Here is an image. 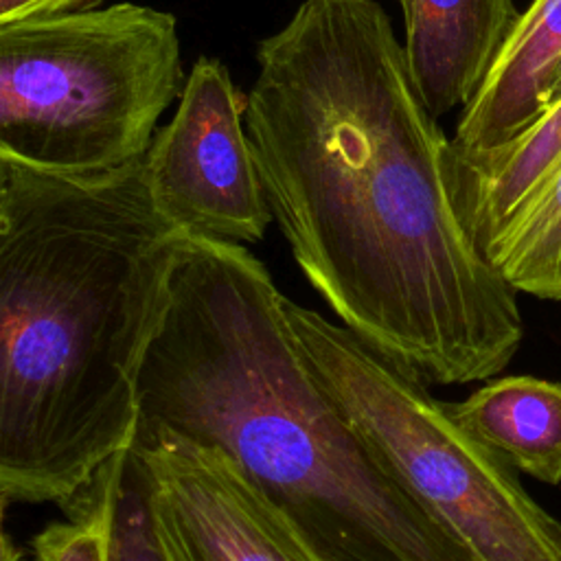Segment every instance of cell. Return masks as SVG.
I'll list each match as a JSON object with an SVG mask.
<instances>
[{
  "label": "cell",
  "instance_id": "cell-1",
  "mask_svg": "<svg viewBox=\"0 0 561 561\" xmlns=\"http://www.w3.org/2000/svg\"><path fill=\"white\" fill-rule=\"evenodd\" d=\"M245 127L274 221L342 324L427 383L500 375L517 289L478 252L451 140L377 0H302L256 46Z\"/></svg>",
  "mask_w": 561,
  "mask_h": 561
},
{
  "label": "cell",
  "instance_id": "cell-2",
  "mask_svg": "<svg viewBox=\"0 0 561 561\" xmlns=\"http://www.w3.org/2000/svg\"><path fill=\"white\" fill-rule=\"evenodd\" d=\"M142 158L66 173L0 156L4 508H66L136 436L138 375L182 237Z\"/></svg>",
  "mask_w": 561,
  "mask_h": 561
},
{
  "label": "cell",
  "instance_id": "cell-3",
  "mask_svg": "<svg viewBox=\"0 0 561 561\" xmlns=\"http://www.w3.org/2000/svg\"><path fill=\"white\" fill-rule=\"evenodd\" d=\"M136 432L224 451L322 561H480L316 375L285 296L243 243L182 232Z\"/></svg>",
  "mask_w": 561,
  "mask_h": 561
},
{
  "label": "cell",
  "instance_id": "cell-4",
  "mask_svg": "<svg viewBox=\"0 0 561 561\" xmlns=\"http://www.w3.org/2000/svg\"><path fill=\"white\" fill-rule=\"evenodd\" d=\"M178 20L136 2L0 24V156L66 173L142 158L184 88Z\"/></svg>",
  "mask_w": 561,
  "mask_h": 561
},
{
  "label": "cell",
  "instance_id": "cell-5",
  "mask_svg": "<svg viewBox=\"0 0 561 561\" xmlns=\"http://www.w3.org/2000/svg\"><path fill=\"white\" fill-rule=\"evenodd\" d=\"M298 342L408 491L480 561H561V522L412 368L285 298Z\"/></svg>",
  "mask_w": 561,
  "mask_h": 561
},
{
  "label": "cell",
  "instance_id": "cell-6",
  "mask_svg": "<svg viewBox=\"0 0 561 561\" xmlns=\"http://www.w3.org/2000/svg\"><path fill=\"white\" fill-rule=\"evenodd\" d=\"M248 94L228 68L202 55L184 81L175 114L145 153L156 208L182 232L256 243L274 221L243 127Z\"/></svg>",
  "mask_w": 561,
  "mask_h": 561
},
{
  "label": "cell",
  "instance_id": "cell-7",
  "mask_svg": "<svg viewBox=\"0 0 561 561\" xmlns=\"http://www.w3.org/2000/svg\"><path fill=\"white\" fill-rule=\"evenodd\" d=\"M449 184L478 252L517 291L561 300V99L495 149L451 147Z\"/></svg>",
  "mask_w": 561,
  "mask_h": 561
},
{
  "label": "cell",
  "instance_id": "cell-8",
  "mask_svg": "<svg viewBox=\"0 0 561 561\" xmlns=\"http://www.w3.org/2000/svg\"><path fill=\"white\" fill-rule=\"evenodd\" d=\"M173 561H322L289 517L219 449L136 432Z\"/></svg>",
  "mask_w": 561,
  "mask_h": 561
},
{
  "label": "cell",
  "instance_id": "cell-9",
  "mask_svg": "<svg viewBox=\"0 0 561 561\" xmlns=\"http://www.w3.org/2000/svg\"><path fill=\"white\" fill-rule=\"evenodd\" d=\"M515 0H412L403 15L410 77L438 118L480 90L519 20Z\"/></svg>",
  "mask_w": 561,
  "mask_h": 561
},
{
  "label": "cell",
  "instance_id": "cell-10",
  "mask_svg": "<svg viewBox=\"0 0 561 561\" xmlns=\"http://www.w3.org/2000/svg\"><path fill=\"white\" fill-rule=\"evenodd\" d=\"M561 57V0H533L502 46L473 99L462 107L451 147L458 153L495 149L546 110L550 75Z\"/></svg>",
  "mask_w": 561,
  "mask_h": 561
},
{
  "label": "cell",
  "instance_id": "cell-11",
  "mask_svg": "<svg viewBox=\"0 0 561 561\" xmlns=\"http://www.w3.org/2000/svg\"><path fill=\"white\" fill-rule=\"evenodd\" d=\"M456 421L515 469L546 484L561 482V383L497 377L449 403Z\"/></svg>",
  "mask_w": 561,
  "mask_h": 561
},
{
  "label": "cell",
  "instance_id": "cell-12",
  "mask_svg": "<svg viewBox=\"0 0 561 561\" xmlns=\"http://www.w3.org/2000/svg\"><path fill=\"white\" fill-rule=\"evenodd\" d=\"M72 502L99 515L107 561H173L156 526L147 465L131 445L118 451Z\"/></svg>",
  "mask_w": 561,
  "mask_h": 561
},
{
  "label": "cell",
  "instance_id": "cell-13",
  "mask_svg": "<svg viewBox=\"0 0 561 561\" xmlns=\"http://www.w3.org/2000/svg\"><path fill=\"white\" fill-rule=\"evenodd\" d=\"M64 511L70 519L53 522L33 537L35 561H107L99 515L81 502L68 504Z\"/></svg>",
  "mask_w": 561,
  "mask_h": 561
},
{
  "label": "cell",
  "instance_id": "cell-14",
  "mask_svg": "<svg viewBox=\"0 0 561 561\" xmlns=\"http://www.w3.org/2000/svg\"><path fill=\"white\" fill-rule=\"evenodd\" d=\"M99 0H0V24L92 9Z\"/></svg>",
  "mask_w": 561,
  "mask_h": 561
},
{
  "label": "cell",
  "instance_id": "cell-15",
  "mask_svg": "<svg viewBox=\"0 0 561 561\" xmlns=\"http://www.w3.org/2000/svg\"><path fill=\"white\" fill-rule=\"evenodd\" d=\"M557 99H561V57H559L552 75H550V83H548V92H546V107L550 103H554Z\"/></svg>",
  "mask_w": 561,
  "mask_h": 561
},
{
  "label": "cell",
  "instance_id": "cell-16",
  "mask_svg": "<svg viewBox=\"0 0 561 561\" xmlns=\"http://www.w3.org/2000/svg\"><path fill=\"white\" fill-rule=\"evenodd\" d=\"M397 2H399V7H401V13L405 15V11L410 9V2H412V0H397Z\"/></svg>",
  "mask_w": 561,
  "mask_h": 561
}]
</instances>
